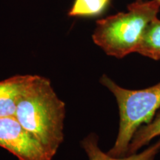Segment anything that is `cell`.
Listing matches in <instances>:
<instances>
[{
	"instance_id": "7",
	"label": "cell",
	"mask_w": 160,
	"mask_h": 160,
	"mask_svg": "<svg viewBox=\"0 0 160 160\" xmlns=\"http://www.w3.org/2000/svg\"><path fill=\"white\" fill-rule=\"evenodd\" d=\"M137 53L153 60H160V20L157 17L146 28Z\"/></svg>"
},
{
	"instance_id": "10",
	"label": "cell",
	"mask_w": 160,
	"mask_h": 160,
	"mask_svg": "<svg viewBox=\"0 0 160 160\" xmlns=\"http://www.w3.org/2000/svg\"><path fill=\"white\" fill-rule=\"evenodd\" d=\"M149 160H154V157H153V158H151V159H150Z\"/></svg>"
},
{
	"instance_id": "3",
	"label": "cell",
	"mask_w": 160,
	"mask_h": 160,
	"mask_svg": "<svg viewBox=\"0 0 160 160\" xmlns=\"http://www.w3.org/2000/svg\"><path fill=\"white\" fill-rule=\"evenodd\" d=\"M100 82L114 95L119 111V129L114 145L108 152L115 157L127 155L138 128L153 119L160 109V82L142 90H128L116 84L107 75Z\"/></svg>"
},
{
	"instance_id": "9",
	"label": "cell",
	"mask_w": 160,
	"mask_h": 160,
	"mask_svg": "<svg viewBox=\"0 0 160 160\" xmlns=\"http://www.w3.org/2000/svg\"><path fill=\"white\" fill-rule=\"evenodd\" d=\"M111 0H75L68 11L69 17H91L101 14Z\"/></svg>"
},
{
	"instance_id": "8",
	"label": "cell",
	"mask_w": 160,
	"mask_h": 160,
	"mask_svg": "<svg viewBox=\"0 0 160 160\" xmlns=\"http://www.w3.org/2000/svg\"><path fill=\"white\" fill-rule=\"evenodd\" d=\"M159 136H160V109L149 123L140 126L135 132L126 156L136 153L141 148L149 144L153 138Z\"/></svg>"
},
{
	"instance_id": "1",
	"label": "cell",
	"mask_w": 160,
	"mask_h": 160,
	"mask_svg": "<svg viewBox=\"0 0 160 160\" xmlns=\"http://www.w3.org/2000/svg\"><path fill=\"white\" fill-rule=\"evenodd\" d=\"M65 105L45 77L31 75L15 117L53 157L64 139Z\"/></svg>"
},
{
	"instance_id": "4",
	"label": "cell",
	"mask_w": 160,
	"mask_h": 160,
	"mask_svg": "<svg viewBox=\"0 0 160 160\" xmlns=\"http://www.w3.org/2000/svg\"><path fill=\"white\" fill-rule=\"evenodd\" d=\"M0 147L19 160H52L42 145L15 117L0 118Z\"/></svg>"
},
{
	"instance_id": "5",
	"label": "cell",
	"mask_w": 160,
	"mask_h": 160,
	"mask_svg": "<svg viewBox=\"0 0 160 160\" xmlns=\"http://www.w3.org/2000/svg\"><path fill=\"white\" fill-rule=\"evenodd\" d=\"M31 75H18L0 81V118L15 117L17 105Z\"/></svg>"
},
{
	"instance_id": "6",
	"label": "cell",
	"mask_w": 160,
	"mask_h": 160,
	"mask_svg": "<svg viewBox=\"0 0 160 160\" xmlns=\"http://www.w3.org/2000/svg\"><path fill=\"white\" fill-rule=\"evenodd\" d=\"M89 160H149L155 157L160 151V139L148 148L139 153H133L122 157H115L105 153L98 145V137L94 133H91L86 137L82 142Z\"/></svg>"
},
{
	"instance_id": "11",
	"label": "cell",
	"mask_w": 160,
	"mask_h": 160,
	"mask_svg": "<svg viewBox=\"0 0 160 160\" xmlns=\"http://www.w3.org/2000/svg\"><path fill=\"white\" fill-rule=\"evenodd\" d=\"M158 1H159V2H160V0H158Z\"/></svg>"
},
{
	"instance_id": "2",
	"label": "cell",
	"mask_w": 160,
	"mask_h": 160,
	"mask_svg": "<svg viewBox=\"0 0 160 160\" xmlns=\"http://www.w3.org/2000/svg\"><path fill=\"white\" fill-rule=\"evenodd\" d=\"M159 9L158 0H137L128 6V11L98 20L93 42L106 54L118 59L137 53L146 28Z\"/></svg>"
}]
</instances>
